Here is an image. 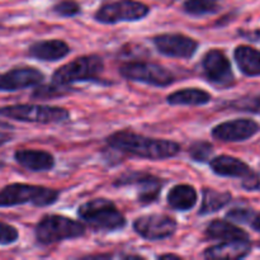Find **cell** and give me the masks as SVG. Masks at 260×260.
<instances>
[{
  "label": "cell",
  "mask_w": 260,
  "mask_h": 260,
  "mask_svg": "<svg viewBox=\"0 0 260 260\" xmlns=\"http://www.w3.org/2000/svg\"><path fill=\"white\" fill-rule=\"evenodd\" d=\"M79 217L91 228L98 230L114 231L124 228L126 218L113 202L103 198L89 201L79 207Z\"/></svg>",
  "instance_id": "cell-2"
},
{
  "label": "cell",
  "mask_w": 260,
  "mask_h": 260,
  "mask_svg": "<svg viewBox=\"0 0 260 260\" xmlns=\"http://www.w3.org/2000/svg\"><path fill=\"white\" fill-rule=\"evenodd\" d=\"M53 12L60 17H73L80 13V5L75 0H62L53 7Z\"/></svg>",
  "instance_id": "cell-26"
},
{
  "label": "cell",
  "mask_w": 260,
  "mask_h": 260,
  "mask_svg": "<svg viewBox=\"0 0 260 260\" xmlns=\"http://www.w3.org/2000/svg\"><path fill=\"white\" fill-rule=\"evenodd\" d=\"M116 185H135L140 188L139 201L142 203H151L156 201L161 190V182L159 178L145 173H127L118 178Z\"/></svg>",
  "instance_id": "cell-13"
},
{
  "label": "cell",
  "mask_w": 260,
  "mask_h": 260,
  "mask_svg": "<svg viewBox=\"0 0 260 260\" xmlns=\"http://www.w3.org/2000/svg\"><path fill=\"white\" fill-rule=\"evenodd\" d=\"M249 225H250L254 230L260 233V213H255V216H254L253 220L250 221V223H249Z\"/></svg>",
  "instance_id": "cell-30"
},
{
  "label": "cell",
  "mask_w": 260,
  "mask_h": 260,
  "mask_svg": "<svg viewBox=\"0 0 260 260\" xmlns=\"http://www.w3.org/2000/svg\"><path fill=\"white\" fill-rule=\"evenodd\" d=\"M233 107L239 111L251 112V113H260V95L248 96V98L239 99L234 102Z\"/></svg>",
  "instance_id": "cell-27"
},
{
  "label": "cell",
  "mask_w": 260,
  "mask_h": 260,
  "mask_svg": "<svg viewBox=\"0 0 260 260\" xmlns=\"http://www.w3.org/2000/svg\"><path fill=\"white\" fill-rule=\"evenodd\" d=\"M154 43L162 55L175 58H189L196 53L198 43L184 35H160L154 38Z\"/></svg>",
  "instance_id": "cell-12"
},
{
  "label": "cell",
  "mask_w": 260,
  "mask_h": 260,
  "mask_svg": "<svg viewBox=\"0 0 260 260\" xmlns=\"http://www.w3.org/2000/svg\"><path fill=\"white\" fill-rule=\"evenodd\" d=\"M149 13V8L135 0H117L103 5L96 12L95 19L104 24H114L119 22H134L142 19Z\"/></svg>",
  "instance_id": "cell-7"
},
{
  "label": "cell",
  "mask_w": 260,
  "mask_h": 260,
  "mask_svg": "<svg viewBox=\"0 0 260 260\" xmlns=\"http://www.w3.org/2000/svg\"><path fill=\"white\" fill-rule=\"evenodd\" d=\"M121 74L128 80L140 81L155 86H168L174 83V76L162 66L152 62H136L124 63L121 68Z\"/></svg>",
  "instance_id": "cell-8"
},
{
  "label": "cell",
  "mask_w": 260,
  "mask_h": 260,
  "mask_svg": "<svg viewBox=\"0 0 260 260\" xmlns=\"http://www.w3.org/2000/svg\"><path fill=\"white\" fill-rule=\"evenodd\" d=\"M230 202L231 194L229 192H218V190L207 188V189L203 190V200L200 213L201 215H208V213L217 212Z\"/></svg>",
  "instance_id": "cell-23"
},
{
  "label": "cell",
  "mask_w": 260,
  "mask_h": 260,
  "mask_svg": "<svg viewBox=\"0 0 260 260\" xmlns=\"http://www.w3.org/2000/svg\"><path fill=\"white\" fill-rule=\"evenodd\" d=\"M168 203L170 207L179 211L190 210L197 203V192L192 185H175L168 194Z\"/></svg>",
  "instance_id": "cell-21"
},
{
  "label": "cell",
  "mask_w": 260,
  "mask_h": 260,
  "mask_svg": "<svg viewBox=\"0 0 260 260\" xmlns=\"http://www.w3.org/2000/svg\"><path fill=\"white\" fill-rule=\"evenodd\" d=\"M235 61L246 76H260V51L250 46H239L235 50Z\"/></svg>",
  "instance_id": "cell-20"
},
{
  "label": "cell",
  "mask_w": 260,
  "mask_h": 260,
  "mask_svg": "<svg viewBox=\"0 0 260 260\" xmlns=\"http://www.w3.org/2000/svg\"><path fill=\"white\" fill-rule=\"evenodd\" d=\"M184 10L192 15H205L216 13L218 5L213 0H187L184 3Z\"/></svg>",
  "instance_id": "cell-24"
},
{
  "label": "cell",
  "mask_w": 260,
  "mask_h": 260,
  "mask_svg": "<svg viewBox=\"0 0 260 260\" xmlns=\"http://www.w3.org/2000/svg\"><path fill=\"white\" fill-rule=\"evenodd\" d=\"M84 233L85 226L81 222L65 216L50 215L43 217L36 228V239L40 244L51 245L58 241L83 236Z\"/></svg>",
  "instance_id": "cell-4"
},
{
  "label": "cell",
  "mask_w": 260,
  "mask_h": 260,
  "mask_svg": "<svg viewBox=\"0 0 260 260\" xmlns=\"http://www.w3.org/2000/svg\"><path fill=\"white\" fill-rule=\"evenodd\" d=\"M107 142L114 149L127 154L151 160L168 159L180 151V146L177 142L149 139L129 131L116 132L107 139Z\"/></svg>",
  "instance_id": "cell-1"
},
{
  "label": "cell",
  "mask_w": 260,
  "mask_h": 260,
  "mask_svg": "<svg viewBox=\"0 0 260 260\" xmlns=\"http://www.w3.org/2000/svg\"><path fill=\"white\" fill-rule=\"evenodd\" d=\"M0 127H5V128H10V124L9 123H7V122H4V121H2V119H0Z\"/></svg>",
  "instance_id": "cell-32"
},
{
  "label": "cell",
  "mask_w": 260,
  "mask_h": 260,
  "mask_svg": "<svg viewBox=\"0 0 260 260\" xmlns=\"http://www.w3.org/2000/svg\"><path fill=\"white\" fill-rule=\"evenodd\" d=\"M134 229L140 236L147 240H162L175 233L177 222L167 215H146L135 221Z\"/></svg>",
  "instance_id": "cell-10"
},
{
  "label": "cell",
  "mask_w": 260,
  "mask_h": 260,
  "mask_svg": "<svg viewBox=\"0 0 260 260\" xmlns=\"http://www.w3.org/2000/svg\"><path fill=\"white\" fill-rule=\"evenodd\" d=\"M0 116L30 123H58L69 119V113L65 108L38 104H18L0 108Z\"/></svg>",
  "instance_id": "cell-5"
},
{
  "label": "cell",
  "mask_w": 260,
  "mask_h": 260,
  "mask_svg": "<svg viewBox=\"0 0 260 260\" xmlns=\"http://www.w3.org/2000/svg\"><path fill=\"white\" fill-rule=\"evenodd\" d=\"M213 149H212V145L208 144V142H196L194 145H192L189 150V154L192 156L193 160L196 161H207L208 159L211 157L212 155Z\"/></svg>",
  "instance_id": "cell-25"
},
{
  "label": "cell",
  "mask_w": 260,
  "mask_h": 260,
  "mask_svg": "<svg viewBox=\"0 0 260 260\" xmlns=\"http://www.w3.org/2000/svg\"><path fill=\"white\" fill-rule=\"evenodd\" d=\"M259 131L258 122L249 118H239L217 124L212 129V136L220 141L241 142L255 136Z\"/></svg>",
  "instance_id": "cell-11"
},
{
  "label": "cell",
  "mask_w": 260,
  "mask_h": 260,
  "mask_svg": "<svg viewBox=\"0 0 260 260\" xmlns=\"http://www.w3.org/2000/svg\"><path fill=\"white\" fill-rule=\"evenodd\" d=\"M210 94L197 88L183 89L168 96V103L172 106H203L210 103Z\"/></svg>",
  "instance_id": "cell-22"
},
{
  "label": "cell",
  "mask_w": 260,
  "mask_h": 260,
  "mask_svg": "<svg viewBox=\"0 0 260 260\" xmlns=\"http://www.w3.org/2000/svg\"><path fill=\"white\" fill-rule=\"evenodd\" d=\"M57 198L58 192L51 188L15 183L0 190V207H12L25 203L43 207L55 203Z\"/></svg>",
  "instance_id": "cell-3"
},
{
  "label": "cell",
  "mask_w": 260,
  "mask_h": 260,
  "mask_svg": "<svg viewBox=\"0 0 260 260\" xmlns=\"http://www.w3.org/2000/svg\"><path fill=\"white\" fill-rule=\"evenodd\" d=\"M70 52L68 43L60 40L41 41L30 46L29 55L38 60L43 61H57L65 57Z\"/></svg>",
  "instance_id": "cell-19"
},
{
  "label": "cell",
  "mask_w": 260,
  "mask_h": 260,
  "mask_svg": "<svg viewBox=\"0 0 260 260\" xmlns=\"http://www.w3.org/2000/svg\"><path fill=\"white\" fill-rule=\"evenodd\" d=\"M207 238L220 241H250V236L243 229L223 220H215L206 230Z\"/></svg>",
  "instance_id": "cell-17"
},
{
  "label": "cell",
  "mask_w": 260,
  "mask_h": 260,
  "mask_svg": "<svg viewBox=\"0 0 260 260\" xmlns=\"http://www.w3.org/2000/svg\"><path fill=\"white\" fill-rule=\"evenodd\" d=\"M251 250L250 241H222L206 250L208 259H241L249 255Z\"/></svg>",
  "instance_id": "cell-18"
},
{
  "label": "cell",
  "mask_w": 260,
  "mask_h": 260,
  "mask_svg": "<svg viewBox=\"0 0 260 260\" xmlns=\"http://www.w3.org/2000/svg\"><path fill=\"white\" fill-rule=\"evenodd\" d=\"M256 212L249 208H234L230 212H228L226 217L234 222H240V223H250L253 217L255 216Z\"/></svg>",
  "instance_id": "cell-28"
},
{
  "label": "cell",
  "mask_w": 260,
  "mask_h": 260,
  "mask_svg": "<svg viewBox=\"0 0 260 260\" xmlns=\"http://www.w3.org/2000/svg\"><path fill=\"white\" fill-rule=\"evenodd\" d=\"M8 141H10V135L4 134V132H0V146L7 144Z\"/></svg>",
  "instance_id": "cell-31"
},
{
  "label": "cell",
  "mask_w": 260,
  "mask_h": 260,
  "mask_svg": "<svg viewBox=\"0 0 260 260\" xmlns=\"http://www.w3.org/2000/svg\"><path fill=\"white\" fill-rule=\"evenodd\" d=\"M202 63L206 78L215 85L229 88L235 83V76H234L233 69H231V63L222 51H208Z\"/></svg>",
  "instance_id": "cell-9"
},
{
  "label": "cell",
  "mask_w": 260,
  "mask_h": 260,
  "mask_svg": "<svg viewBox=\"0 0 260 260\" xmlns=\"http://www.w3.org/2000/svg\"><path fill=\"white\" fill-rule=\"evenodd\" d=\"M103 69L104 63L101 56H83L56 70L52 76V81L56 85L63 86L78 81L91 80L99 76Z\"/></svg>",
  "instance_id": "cell-6"
},
{
  "label": "cell",
  "mask_w": 260,
  "mask_h": 260,
  "mask_svg": "<svg viewBox=\"0 0 260 260\" xmlns=\"http://www.w3.org/2000/svg\"><path fill=\"white\" fill-rule=\"evenodd\" d=\"M211 169L213 170V173L221 175V177L240 178L244 180V183L258 175L243 160L229 156V155H221V156L215 157L211 161Z\"/></svg>",
  "instance_id": "cell-15"
},
{
  "label": "cell",
  "mask_w": 260,
  "mask_h": 260,
  "mask_svg": "<svg viewBox=\"0 0 260 260\" xmlns=\"http://www.w3.org/2000/svg\"><path fill=\"white\" fill-rule=\"evenodd\" d=\"M14 157L18 164L32 172H46L55 165L52 155L41 150H18Z\"/></svg>",
  "instance_id": "cell-16"
},
{
  "label": "cell",
  "mask_w": 260,
  "mask_h": 260,
  "mask_svg": "<svg viewBox=\"0 0 260 260\" xmlns=\"http://www.w3.org/2000/svg\"><path fill=\"white\" fill-rule=\"evenodd\" d=\"M43 74L33 68L13 69L5 74H0V90L13 91L35 86L42 83Z\"/></svg>",
  "instance_id": "cell-14"
},
{
  "label": "cell",
  "mask_w": 260,
  "mask_h": 260,
  "mask_svg": "<svg viewBox=\"0 0 260 260\" xmlns=\"http://www.w3.org/2000/svg\"><path fill=\"white\" fill-rule=\"evenodd\" d=\"M18 239L17 229L8 223L0 222V244L2 245H9L15 243Z\"/></svg>",
  "instance_id": "cell-29"
}]
</instances>
